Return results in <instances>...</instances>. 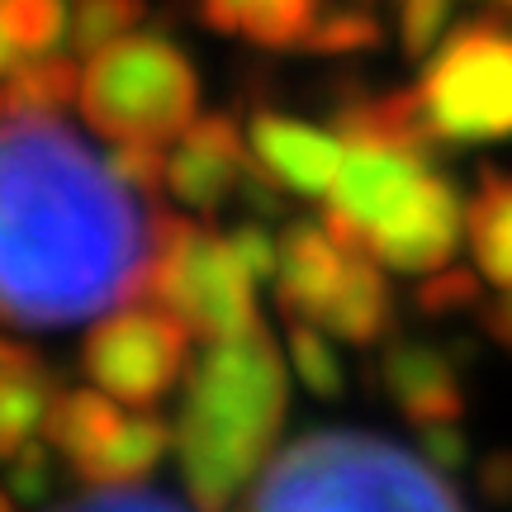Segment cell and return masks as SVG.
I'll return each instance as SVG.
<instances>
[{
    "instance_id": "obj_1",
    "label": "cell",
    "mask_w": 512,
    "mask_h": 512,
    "mask_svg": "<svg viewBox=\"0 0 512 512\" xmlns=\"http://www.w3.org/2000/svg\"><path fill=\"white\" fill-rule=\"evenodd\" d=\"M157 209L62 119H0V323L53 332L138 304Z\"/></svg>"
},
{
    "instance_id": "obj_30",
    "label": "cell",
    "mask_w": 512,
    "mask_h": 512,
    "mask_svg": "<svg viewBox=\"0 0 512 512\" xmlns=\"http://www.w3.org/2000/svg\"><path fill=\"white\" fill-rule=\"evenodd\" d=\"M228 242H233V252H238V261L252 271V280L261 285V280H275V271H280V238H271V228H266V219H242L233 233H228Z\"/></svg>"
},
{
    "instance_id": "obj_19",
    "label": "cell",
    "mask_w": 512,
    "mask_h": 512,
    "mask_svg": "<svg viewBox=\"0 0 512 512\" xmlns=\"http://www.w3.org/2000/svg\"><path fill=\"white\" fill-rule=\"evenodd\" d=\"M81 95V67L72 53L29 57L0 81V119H62Z\"/></svg>"
},
{
    "instance_id": "obj_5",
    "label": "cell",
    "mask_w": 512,
    "mask_h": 512,
    "mask_svg": "<svg viewBox=\"0 0 512 512\" xmlns=\"http://www.w3.org/2000/svg\"><path fill=\"white\" fill-rule=\"evenodd\" d=\"M418 100L441 147L512 138V34L494 19H465L422 57Z\"/></svg>"
},
{
    "instance_id": "obj_31",
    "label": "cell",
    "mask_w": 512,
    "mask_h": 512,
    "mask_svg": "<svg viewBox=\"0 0 512 512\" xmlns=\"http://www.w3.org/2000/svg\"><path fill=\"white\" fill-rule=\"evenodd\" d=\"M418 451L437 465L441 475H456V470L470 465V437H465L460 422H427V427H418Z\"/></svg>"
},
{
    "instance_id": "obj_29",
    "label": "cell",
    "mask_w": 512,
    "mask_h": 512,
    "mask_svg": "<svg viewBox=\"0 0 512 512\" xmlns=\"http://www.w3.org/2000/svg\"><path fill=\"white\" fill-rule=\"evenodd\" d=\"M53 512H195V508H185V503L166 494H147V489L124 484V489H91V494L72 498V503H57Z\"/></svg>"
},
{
    "instance_id": "obj_22",
    "label": "cell",
    "mask_w": 512,
    "mask_h": 512,
    "mask_svg": "<svg viewBox=\"0 0 512 512\" xmlns=\"http://www.w3.org/2000/svg\"><path fill=\"white\" fill-rule=\"evenodd\" d=\"M147 15V0H76L67 19V53L95 57L119 38H128Z\"/></svg>"
},
{
    "instance_id": "obj_4",
    "label": "cell",
    "mask_w": 512,
    "mask_h": 512,
    "mask_svg": "<svg viewBox=\"0 0 512 512\" xmlns=\"http://www.w3.org/2000/svg\"><path fill=\"white\" fill-rule=\"evenodd\" d=\"M76 110L110 143H171L200 119V72L176 38L128 34L86 57Z\"/></svg>"
},
{
    "instance_id": "obj_2",
    "label": "cell",
    "mask_w": 512,
    "mask_h": 512,
    "mask_svg": "<svg viewBox=\"0 0 512 512\" xmlns=\"http://www.w3.org/2000/svg\"><path fill=\"white\" fill-rule=\"evenodd\" d=\"M290 408V375L266 323L209 342L185 370L176 422L181 479L200 512H228L271 460Z\"/></svg>"
},
{
    "instance_id": "obj_26",
    "label": "cell",
    "mask_w": 512,
    "mask_h": 512,
    "mask_svg": "<svg viewBox=\"0 0 512 512\" xmlns=\"http://www.w3.org/2000/svg\"><path fill=\"white\" fill-rule=\"evenodd\" d=\"M451 15H456V0H399L403 53L413 57V62L432 57V48L451 34Z\"/></svg>"
},
{
    "instance_id": "obj_9",
    "label": "cell",
    "mask_w": 512,
    "mask_h": 512,
    "mask_svg": "<svg viewBox=\"0 0 512 512\" xmlns=\"http://www.w3.org/2000/svg\"><path fill=\"white\" fill-rule=\"evenodd\" d=\"M252 166V147L242 143V128L228 110H209L176 138L166 157V190L171 200L195 214H219L238 200V185Z\"/></svg>"
},
{
    "instance_id": "obj_10",
    "label": "cell",
    "mask_w": 512,
    "mask_h": 512,
    "mask_svg": "<svg viewBox=\"0 0 512 512\" xmlns=\"http://www.w3.org/2000/svg\"><path fill=\"white\" fill-rule=\"evenodd\" d=\"M375 394L399 408L413 427L465 418V380L456 366V347L422 342V337H389L380 361L370 366Z\"/></svg>"
},
{
    "instance_id": "obj_12",
    "label": "cell",
    "mask_w": 512,
    "mask_h": 512,
    "mask_svg": "<svg viewBox=\"0 0 512 512\" xmlns=\"http://www.w3.org/2000/svg\"><path fill=\"white\" fill-rule=\"evenodd\" d=\"M247 147H252L256 162L299 200H328L337 176H342V162H347V138L342 133L290 119V114L271 110V105H256L252 124H247Z\"/></svg>"
},
{
    "instance_id": "obj_7",
    "label": "cell",
    "mask_w": 512,
    "mask_h": 512,
    "mask_svg": "<svg viewBox=\"0 0 512 512\" xmlns=\"http://www.w3.org/2000/svg\"><path fill=\"white\" fill-rule=\"evenodd\" d=\"M81 370L95 389L133 408L166 399L190 370V328L176 313L157 309H114L81 342Z\"/></svg>"
},
{
    "instance_id": "obj_21",
    "label": "cell",
    "mask_w": 512,
    "mask_h": 512,
    "mask_svg": "<svg viewBox=\"0 0 512 512\" xmlns=\"http://www.w3.org/2000/svg\"><path fill=\"white\" fill-rule=\"evenodd\" d=\"M384 43V19L370 10L366 0H351V5H328L313 34L304 38V53L309 57H361L375 53Z\"/></svg>"
},
{
    "instance_id": "obj_23",
    "label": "cell",
    "mask_w": 512,
    "mask_h": 512,
    "mask_svg": "<svg viewBox=\"0 0 512 512\" xmlns=\"http://www.w3.org/2000/svg\"><path fill=\"white\" fill-rule=\"evenodd\" d=\"M290 361L313 399H342L347 394V370L342 356L332 351L318 323H290Z\"/></svg>"
},
{
    "instance_id": "obj_6",
    "label": "cell",
    "mask_w": 512,
    "mask_h": 512,
    "mask_svg": "<svg viewBox=\"0 0 512 512\" xmlns=\"http://www.w3.org/2000/svg\"><path fill=\"white\" fill-rule=\"evenodd\" d=\"M147 294L204 342H223L261 323L256 280L238 261L233 242L209 223H190L171 209H157V256Z\"/></svg>"
},
{
    "instance_id": "obj_24",
    "label": "cell",
    "mask_w": 512,
    "mask_h": 512,
    "mask_svg": "<svg viewBox=\"0 0 512 512\" xmlns=\"http://www.w3.org/2000/svg\"><path fill=\"white\" fill-rule=\"evenodd\" d=\"M5 29L29 57L57 53V43H67V10L62 0H5L0 5Z\"/></svg>"
},
{
    "instance_id": "obj_38",
    "label": "cell",
    "mask_w": 512,
    "mask_h": 512,
    "mask_svg": "<svg viewBox=\"0 0 512 512\" xmlns=\"http://www.w3.org/2000/svg\"><path fill=\"white\" fill-rule=\"evenodd\" d=\"M0 5H5V0H0Z\"/></svg>"
},
{
    "instance_id": "obj_33",
    "label": "cell",
    "mask_w": 512,
    "mask_h": 512,
    "mask_svg": "<svg viewBox=\"0 0 512 512\" xmlns=\"http://www.w3.org/2000/svg\"><path fill=\"white\" fill-rule=\"evenodd\" d=\"M479 318H484V332L512 351V290L503 294V299H494V304H484V309H479Z\"/></svg>"
},
{
    "instance_id": "obj_20",
    "label": "cell",
    "mask_w": 512,
    "mask_h": 512,
    "mask_svg": "<svg viewBox=\"0 0 512 512\" xmlns=\"http://www.w3.org/2000/svg\"><path fill=\"white\" fill-rule=\"evenodd\" d=\"M57 384L43 366L0 370V460H10L19 446H29L34 432L48 422Z\"/></svg>"
},
{
    "instance_id": "obj_34",
    "label": "cell",
    "mask_w": 512,
    "mask_h": 512,
    "mask_svg": "<svg viewBox=\"0 0 512 512\" xmlns=\"http://www.w3.org/2000/svg\"><path fill=\"white\" fill-rule=\"evenodd\" d=\"M24 62H29V53L19 48L15 34H10V29H5V19H0V81H5V76H15Z\"/></svg>"
},
{
    "instance_id": "obj_8",
    "label": "cell",
    "mask_w": 512,
    "mask_h": 512,
    "mask_svg": "<svg viewBox=\"0 0 512 512\" xmlns=\"http://www.w3.org/2000/svg\"><path fill=\"white\" fill-rule=\"evenodd\" d=\"M432 166L437 162L399 152V147L347 143V162H342V176L332 185L328 209H337L366 238V252H370V233L389 228L408 204L418 200V190L432 176Z\"/></svg>"
},
{
    "instance_id": "obj_28",
    "label": "cell",
    "mask_w": 512,
    "mask_h": 512,
    "mask_svg": "<svg viewBox=\"0 0 512 512\" xmlns=\"http://www.w3.org/2000/svg\"><path fill=\"white\" fill-rule=\"evenodd\" d=\"M105 162L128 190H138L143 200H157V190L166 185V157L157 143H114L105 152Z\"/></svg>"
},
{
    "instance_id": "obj_16",
    "label": "cell",
    "mask_w": 512,
    "mask_h": 512,
    "mask_svg": "<svg viewBox=\"0 0 512 512\" xmlns=\"http://www.w3.org/2000/svg\"><path fill=\"white\" fill-rule=\"evenodd\" d=\"M119 427H124V413L114 408V399L105 389H57L53 408H48V422H43L53 451L67 460V470L76 479L110 446Z\"/></svg>"
},
{
    "instance_id": "obj_35",
    "label": "cell",
    "mask_w": 512,
    "mask_h": 512,
    "mask_svg": "<svg viewBox=\"0 0 512 512\" xmlns=\"http://www.w3.org/2000/svg\"><path fill=\"white\" fill-rule=\"evenodd\" d=\"M15 366H38V351L19 347V342H5L0 337V370H15Z\"/></svg>"
},
{
    "instance_id": "obj_3",
    "label": "cell",
    "mask_w": 512,
    "mask_h": 512,
    "mask_svg": "<svg viewBox=\"0 0 512 512\" xmlns=\"http://www.w3.org/2000/svg\"><path fill=\"white\" fill-rule=\"evenodd\" d=\"M238 512H470L432 460L361 427L294 437Z\"/></svg>"
},
{
    "instance_id": "obj_36",
    "label": "cell",
    "mask_w": 512,
    "mask_h": 512,
    "mask_svg": "<svg viewBox=\"0 0 512 512\" xmlns=\"http://www.w3.org/2000/svg\"><path fill=\"white\" fill-rule=\"evenodd\" d=\"M0 512H15V494L10 489H0Z\"/></svg>"
},
{
    "instance_id": "obj_15",
    "label": "cell",
    "mask_w": 512,
    "mask_h": 512,
    "mask_svg": "<svg viewBox=\"0 0 512 512\" xmlns=\"http://www.w3.org/2000/svg\"><path fill=\"white\" fill-rule=\"evenodd\" d=\"M318 328L351 342V347L389 342V332H394V290H389L380 261L370 252H351L347 280H342V290L332 294V304Z\"/></svg>"
},
{
    "instance_id": "obj_17",
    "label": "cell",
    "mask_w": 512,
    "mask_h": 512,
    "mask_svg": "<svg viewBox=\"0 0 512 512\" xmlns=\"http://www.w3.org/2000/svg\"><path fill=\"white\" fill-rule=\"evenodd\" d=\"M176 446V427L166 418H157L152 408L124 418V427L114 432V441L100 451V456L81 470V484L91 489H124V484H138L143 475H152L162 456Z\"/></svg>"
},
{
    "instance_id": "obj_27",
    "label": "cell",
    "mask_w": 512,
    "mask_h": 512,
    "mask_svg": "<svg viewBox=\"0 0 512 512\" xmlns=\"http://www.w3.org/2000/svg\"><path fill=\"white\" fill-rule=\"evenodd\" d=\"M5 489L15 494V503H29V508L48 503L57 494V456L38 441L19 446L15 456L5 460Z\"/></svg>"
},
{
    "instance_id": "obj_11",
    "label": "cell",
    "mask_w": 512,
    "mask_h": 512,
    "mask_svg": "<svg viewBox=\"0 0 512 512\" xmlns=\"http://www.w3.org/2000/svg\"><path fill=\"white\" fill-rule=\"evenodd\" d=\"M465 214L470 209L460 200V185L432 166L418 200L408 204L389 228L370 233V256L399 275H432L456 256L460 238H465Z\"/></svg>"
},
{
    "instance_id": "obj_14",
    "label": "cell",
    "mask_w": 512,
    "mask_h": 512,
    "mask_svg": "<svg viewBox=\"0 0 512 512\" xmlns=\"http://www.w3.org/2000/svg\"><path fill=\"white\" fill-rule=\"evenodd\" d=\"M209 34L242 38L261 53H304L328 0H190Z\"/></svg>"
},
{
    "instance_id": "obj_37",
    "label": "cell",
    "mask_w": 512,
    "mask_h": 512,
    "mask_svg": "<svg viewBox=\"0 0 512 512\" xmlns=\"http://www.w3.org/2000/svg\"><path fill=\"white\" fill-rule=\"evenodd\" d=\"M494 5H508V10H512V0H494Z\"/></svg>"
},
{
    "instance_id": "obj_18",
    "label": "cell",
    "mask_w": 512,
    "mask_h": 512,
    "mask_svg": "<svg viewBox=\"0 0 512 512\" xmlns=\"http://www.w3.org/2000/svg\"><path fill=\"white\" fill-rule=\"evenodd\" d=\"M465 228H470L479 275L489 285L512 290V171H498V166L479 171V190L470 200Z\"/></svg>"
},
{
    "instance_id": "obj_32",
    "label": "cell",
    "mask_w": 512,
    "mask_h": 512,
    "mask_svg": "<svg viewBox=\"0 0 512 512\" xmlns=\"http://www.w3.org/2000/svg\"><path fill=\"white\" fill-rule=\"evenodd\" d=\"M479 494L489 498V503H498V508H508L512 503V446H498V451H489V456L479 460Z\"/></svg>"
},
{
    "instance_id": "obj_25",
    "label": "cell",
    "mask_w": 512,
    "mask_h": 512,
    "mask_svg": "<svg viewBox=\"0 0 512 512\" xmlns=\"http://www.w3.org/2000/svg\"><path fill=\"white\" fill-rule=\"evenodd\" d=\"M484 275L465 271V266H441L418 285L413 294V309L422 318H456V313H479L484 309V290H479Z\"/></svg>"
},
{
    "instance_id": "obj_13",
    "label": "cell",
    "mask_w": 512,
    "mask_h": 512,
    "mask_svg": "<svg viewBox=\"0 0 512 512\" xmlns=\"http://www.w3.org/2000/svg\"><path fill=\"white\" fill-rule=\"evenodd\" d=\"M351 252L332 238L323 219H294L280 233V271H275V304L285 323H323L332 294L342 290Z\"/></svg>"
}]
</instances>
